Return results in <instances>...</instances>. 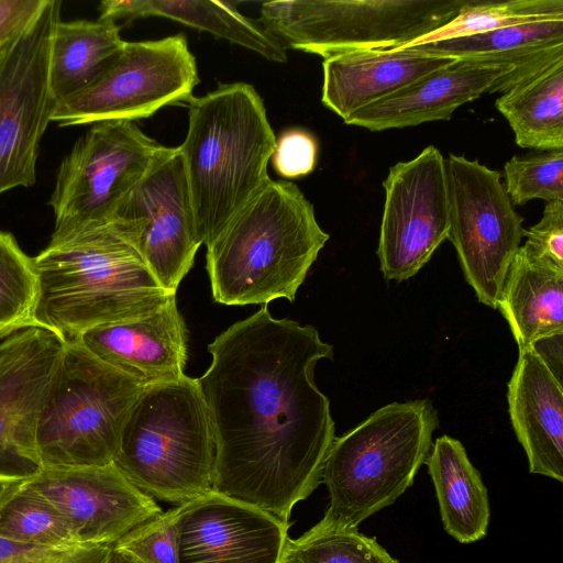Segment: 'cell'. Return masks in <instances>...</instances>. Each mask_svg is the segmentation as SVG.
<instances>
[{
	"label": "cell",
	"instance_id": "obj_1",
	"mask_svg": "<svg viewBox=\"0 0 563 563\" xmlns=\"http://www.w3.org/2000/svg\"><path fill=\"white\" fill-rule=\"evenodd\" d=\"M208 351L197 380L216 446L212 490L288 522L322 483L335 439L330 401L314 383L332 345L313 325L276 319L263 305Z\"/></svg>",
	"mask_w": 563,
	"mask_h": 563
},
{
	"label": "cell",
	"instance_id": "obj_2",
	"mask_svg": "<svg viewBox=\"0 0 563 563\" xmlns=\"http://www.w3.org/2000/svg\"><path fill=\"white\" fill-rule=\"evenodd\" d=\"M35 325L64 341L99 325L150 314L175 298L113 221L52 234L34 257Z\"/></svg>",
	"mask_w": 563,
	"mask_h": 563
},
{
	"label": "cell",
	"instance_id": "obj_3",
	"mask_svg": "<svg viewBox=\"0 0 563 563\" xmlns=\"http://www.w3.org/2000/svg\"><path fill=\"white\" fill-rule=\"evenodd\" d=\"M188 103V129L177 147L198 234L207 247L271 180L276 145L263 99L252 85L221 84Z\"/></svg>",
	"mask_w": 563,
	"mask_h": 563
},
{
	"label": "cell",
	"instance_id": "obj_4",
	"mask_svg": "<svg viewBox=\"0 0 563 563\" xmlns=\"http://www.w3.org/2000/svg\"><path fill=\"white\" fill-rule=\"evenodd\" d=\"M328 240L301 190L271 179L207 247L213 300L227 306L294 301Z\"/></svg>",
	"mask_w": 563,
	"mask_h": 563
},
{
	"label": "cell",
	"instance_id": "obj_5",
	"mask_svg": "<svg viewBox=\"0 0 563 563\" xmlns=\"http://www.w3.org/2000/svg\"><path fill=\"white\" fill-rule=\"evenodd\" d=\"M439 426L428 399L388 404L334 439L322 470L329 505L318 531L357 529L412 484Z\"/></svg>",
	"mask_w": 563,
	"mask_h": 563
},
{
	"label": "cell",
	"instance_id": "obj_6",
	"mask_svg": "<svg viewBox=\"0 0 563 563\" xmlns=\"http://www.w3.org/2000/svg\"><path fill=\"white\" fill-rule=\"evenodd\" d=\"M216 446L197 378L145 386L123 424L113 464L140 490L181 505L212 490Z\"/></svg>",
	"mask_w": 563,
	"mask_h": 563
},
{
	"label": "cell",
	"instance_id": "obj_7",
	"mask_svg": "<svg viewBox=\"0 0 563 563\" xmlns=\"http://www.w3.org/2000/svg\"><path fill=\"white\" fill-rule=\"evenodd\" d=\"M145 386L66 341L36 430L43 467L113 463L125 419Z\"/></svg>",
	"mask_w": 563,
	"mask_h": 563
},
{
	"label": "cell",
	"instance_id": "obj_8",
	"mask_svg": "<svg viewBox=\"0 0 563 563\" xmlns=\"http://www.w3.org/2000/svg\"><path fill=\"white\" fill-rule=\"evenodd\" d=\"M466 0H284L262 4L260 23L280 45L329 56L406 46L440 29Z\"/></svg>",
	"mask_w": 563,
	"mask_h": 563
},
{
	"label": "cell",
	"instance_id": "obj_9",
	"mask_svg": "<svg viewBox=\"0 0 563 563\" xmlns=\"http://www.w3.org/2000/svg\"><path fill=\"white\" fill-rule=\"evenodd\" d=\"M170 147L134 121H102L74 144L57 172L48 205L53 234L111 220L118 205Z\"/></svg>",
	"mask_w": 563,
	"mask_h": 563
},
{
	"label": "cell",
	"instance_id": "obj_10",
	"mask_svg": "<svg viewBox=\"0 0 563 563\" xmlns=\"http://www.w3.org/2000/svg\"><path fill=\"white\" fill-rule=\"evenodd\" d=\"M198 82L196 58L184 34L125 42L90 86L56 104L52 121L60 126L135 121L187 102Z\"/></svg>",
	"mask_w": 563,
	"mask_h": 563
},
{
	"label": "cell",
	"instance_id": "obj_11",
	"mask_svg": "<svg viewBox=\"0 0 563 563\" xmlns=\"http://www.w3.org/2000/svg\"><path fill=\"white\" fill-rule=\"evenodd\" d=\"M450 227L466 282L479 302L497 309L512 260L521 246L523 219L500 181V173L477 159H445Z\"/></svg>",
	"mask_w": 563,
	"mask_h": 563
},
{
	"label": "cell",
	"instance_id": "obj_12",
	"mask_svg": "<svg viewBox=\"0 0 563 563\" xmlns=\"http://www.w3.org/2000/svg\"><path fill=\"white\" fill-rule=\"evenodd\" d=\"M60 8V1L45 0L33 21L0 51V195L36 181L40 142L57 104L49 55Z\"/></svg>",
	"mask_w": 563,
	"mask_h": 563
},
{
	"label": "cell",
	"instance_id": "obj_13",
	"mask_svg": "<svg viewBox=\"0 0 563 563\" xmlns=\"http://www.w3.org/2000/svg\"><path fill=\"white\" fill-rule=\"evenodd\" d=\"M111 220L162 286L176 294L202 244L177 147H170L121 200Z\"/></svg>",
	"mask_w": 563,
	"mask_h": 563
},
{
	"label": "cell",
	"instance_id": "obj_14",
	"mask_svg": "<svg viewBox=\"0 0 563 563\" xmlns=\"http://www.w3.org/2000/svg\"><path fill=\"white\" fill-rule=\"evenodd\" d=\"M383 187L377 256L384 277L402 282L415 276L448 239L445 158L429 145L417 157L391 166Z\"/></svg>",
	"mask_w": 563,
	"mask_h": 563
},
{
	"label": "cell",
	"instance_id": "obj_15",
	"mask_svg": "<svg viewBox=\"0 0 563 563\" xmlns=\"http://www.w3.org/2000/svg\"><path fill=\"white\" fill-rule=\"evenodd\" d=\"M65 342L38 325L0 339V485L27 479L43 468L37 423Z\"/></svg>",
	"mask_w": 563,
	"mask_h": 563
},
{
	"label": "cell",
	"instance_id": "obj_16",
	"mask_svg": "<svg viewBox=\"0 0 563 563\" xmlns=\"http://www.w3.org/2000/svg\"><path fill=\"white\" fill-rule=\"evenodd\" d=\"M20 483L58 510L81 545H114L129 531L163 511L113 463L43 467Z\"/></svg>",
	"mask_w": 563,
	"mask_h": 563
},
{
	"label": "cell",
	"instance_id": "obj_17",
	"mask_svg": "<svg viewBox=\"0 0 563 563\" xmlns=\"http://www.w3.org/2000/svg\"><path fill=\"white\" fill-rule=\"evenodd\" d=\"M176 509L178 563H282L289 522L213 490Z\"/></svg>",
	"mask_w": 563,
	"mask_h": 563
},
{
	"label": "cell",
	"instance_id": "obj_18",
	"mask_svg": "<svg viewBox=\"0 0 563 563\" xmlns=\"http://www.w3.org/2000/svg\"><path fill=\"white\" fill-rule=\"evenodd\" d=\"M78 339L98 358L143 386L185 375L187 331L175 298L150 314L96 327Z\"/></svg>",
	"mask_w": 563,
	"mask_h": 563
},
{
	"label": "cell",
	"instance_id": "obj_19",
	"mask_svg": "<svg viewBox=\"0 0 563 563\" xmlns=\"http://www.w3.org/2000/svg\"><path fill=\"white\" fill-rule=\"evenodd\" d=\"M515 69L475 59H456L420 80L350 114L343 122L369 131L450 120L464 103L477 99Z\"/></svg>",
	"mask_w": 563,
	"mask_h": 563
},
{
	"label": "cell",
	"instance_id": "obj_20",
	"mask_svg": "<svg viewBox=\"0 0 563 563\" xmlns=\"http://www.w3.org/2000/svg\"><path fill=\"white\" fill-rule=\"evenodd\" d=\"M456 59L411 48L345 52L323 58L322 103L345 120Z\"/></svg>",
	"mask_w": 563,
	"mask_h": 563
},
{
	"label": "cell",
	"instance_id": "obj_21",
	"mask_svg": "<svg viewBox=\"0 0 563 563\" xmlns=\"http://www.w3.org/2000/svg\"><path fill=\"white\" fill-rule=\"evenodd\" d=\"M508 410L529 472L563 482V385L530 349L508 383Z\"/></svg>",
	"mask_w": 563,
	"mask_h": 563
},
{
	"label": "cell",
	"instance_id": "obj_22",
	"mask_svg": "<svg viewBox=\"0 0 563 563\" xmlns=\"http://www.w3.org/2000/svg\"><path fill=\"white\" fill-rule=\"evenodd\" d=\"M411 48L428 55L511 65L488 90L505 92L521 80L563 58V19L517 24L475 35L432 42Z\"/></svg>",
	"mask_w": 563,
	"mask_h": 563
},
{
	"label": "cell",
	"instance_id": "obj_23",
	"mask_svg": "<svg viewBox=\"0 0 563 563\" xmlns=\"http://www.w3.org/2000/svg\"><path fill=\"white\" fill-rule=\"evenodd\" d=\"M100 19L131 21L161 16L208 32L245 47L265 59L287 62L286 49L261 23L238 11L233 3L205 0H106Z\"/></svg>",
	"mask_w": 563,
	"mask_h": 563
},
{
	"label": "cell",
	"instance_id": "obj_24",
	"mask_svg": "<svg viewBox=\"0 0 563 563\" xmlns=\"http://www.w3.org/2000/svg\"><path fill=\"white\" fill-rule=\"evenodd\" d=\"M519 351L563 331V268L528 255L520 246L507 274L498 308Z\"/></svg>",
	"mask_w": 563,
	"mask_h": 563
},
{
	"label": "cell",
	"instance_id": "obj_25",
	"mask_svg": "<svg viewBox=\"0 0 563 563\" xmlns=\"http://www.w3.org/2000/svg\"><path fill=\"white\" fill-rule=\"evenodd\" d=\"M424 464L444 530L463 544L485 538L490 518L488 492L463 444L449 435L438 438Z\"/></svg>",
	"mask_w": 563,
	"mask_h": 563
},
{
	"label": "cell",
	"instance_id": "obj_26",
	"mask_svg": "<svg viewBox=\"0 0 563 563\" xmlns=\"http://www.w3.org/2000/svg\"><path fill=\"white\" fill-rule=\"evenodd\" d=\"M125 41L107 19L57 22L51 44L49 85L56 103L90 86L115 59Z\"/></svg>",
	"mask_w": 563,
	"mask_h": 563
},
{
	"label": "cell",
	"instance_id": "obj_27",
	"mask_svg": "<svg viewBox=\"0 0 563 563\" xmlns=\"http://www.w3.org/2000/svg\"><path fill=\"white\" fill-rule=\"evenodd\" d=\"M495 107L508 121L517 145L563 150V58L503 92Z\"/></svg>",
	"mask_w": 563,
	"mask_h": 563
},
{
	"label": "cell",
	"instance_id": "obj_28",
	"mask_svg": "<svg viewBox=\"0 0 563 563\" xmlns=\"http://www.w3.org/2000/svg\"><path fill=\"white\" fill-rule=\"evenodd\" d=\"M0 538L44 545L78 544L58 510L20 482L0 485Z\"/></svg>",
	"mask_w": 563,
	"mask_h": 563
},
{
	"label": "cell",
	"instance_id": "obj_29",
	"mask_svg": "<svg viewBox=\"0 0 563 563\" xmlns=\"http://www.w3.org/2000/svg\"><path fill=\"white\" fill-rule=\"evenodd\" d=\"M549 19H563V0H466L450 22L402 47L464 37Z\"/></svg>",
	"mask_w": 563,
	"mask_h": 563
},
{
	"label": "cell",
	"instance_id": "obj_30",
	"mask_svg": "<svg viewBox=\"0 0 563 563\" xmlns=\"http://www.w3.org/2000/svg\"><path fill=\"white\" fill-rule=\"evenodd\" d=\"M40 296L34 257L26 255L14 236L0 231V339L12 331L35 325Z\"/></svg>",
	"mask_w": 563,
	"mask_h": 563
},
{
	"label": "cell",
	"instance_id": "obj_31",
	"mask_svg": "<svg viewBox=\"0 0 563 563\" xmlns=\"http://www.w3.org/2000/svg\"><path fill=\"white\" fill-rule=\"evenodd\" d=\"M282 563H398L373 537L357 529H309L289 539Z\"/></svg>",
	"mask_w": 563,
	"mask_h": 563
},
{
	"label": "cell",
	"instance_id": "obj_32",
	"mask_svg": "<svg viewBox=\"0 0 563 563\" xmlns=\"http://www.w3.org/2000/svg\"><path fill=\"white\" fill-rule=\"evenodd\" d=\"M505 189L514 206L533 199L563 200V150L514 156L504 166Z\"/></svg>",
	"mask_w": 563,
	"mask_h": 563
},
{
	"label": "cell",
	"instance_id": "obj_33",
	"mask_svg": "<svg viewBox=\"0 0 563 563\" xmlns=\"http://www.w3.org/2000/svg\"><path fill=\"white\" fill-rule=\"evenodd\" d=\"M176 519V507L162 511L129 531L114 548L140 563H178Z\"/></svg>",
	"mask_w": 563,
	"mask_h": 563
},
{
	"label": "cell",
	"instance_id": "obj_34",
	"mask_svg": "<svg viewBox=\"0 0 563 563\" xmlns=\"http://www.w3.org/2000/svg\"><path fill=\"white\" fill-rule=\"evenodd\" d=\"M113 545H44L0 538V563H109Z\"/></svg>",
	"mask_w": 563,
	"mask_h": 563
},
{
	"label": "cell",
	"instance_id": "obj_35",
	"mask_svg": "<svg viewBox=\"0 0 563 563\" xmlns=\"http://www.w3.org/2000/svg\"><path fill=\"white\" fill-rule=\"evenodd\" d=\"M522 250L563 268V200L547 202L541 220L526 230Z\"/></svg>",
	"mask_w": 563,
	"mask_h": 563
},
{
	"label": "cell",
	"instance_id": "obj_36",
	"mask_svg": "<svg viewBox=\"0 0 563 563\" xmlns=\"http://www.w3.org/2000/svg\"><path fill=\"white\" fill-rule=\"evenodd\" d=\"M318 145L316 139L303 130H289L278 140L272 162L283 177L297 178L310 174L316 165Z\"/></svg>",
	"mask_w": 563,
	"mask_h": 563
},
{
	"label": "cell",
	"instance_id": "obj_37",
	"mask_svg": "<svg viewBox=\"0 0 563 563\" xmlns=\"http://www.w3.org/2000/svg\"><path fill=\"white\" fill-rule=\"evenodd\" d=\"M45 0H0V51L38 14Z\"/></svg>",
	"mask_w": 563,
	"mask_h": 563
},
{
	"label": "cell",
	"instance_id": "obj_38",
	"mask_svg": "<svg viewBox=\"0 0 563 563\" xmlns=\"http://www.w3.org/2000/svg\"><path fill=\"white\" fill-rule=\"evenodd\" d=\"M529 347L554 378L563 385V331L538 338Z\"/></svg>",
	"mask_w": 563,
	"mask_h": 563
},
{
	"label": "cell",
	"instance_id": "obj_39",
	"mask_svg": "<svg viewBox=\"0 0 563 563\" xmlns=\"http://www.w3.org/2000/svg\"><path fill=\"white\" fill-rule=\"evenodd\" d=\"M109 563H140V562L136 561L129 553H126L122 550L115 549L113 545V550L111 552Z\"/></svg>",
	"mask_w": 563,
	"mask_h": 563
}]
</instances>
